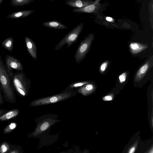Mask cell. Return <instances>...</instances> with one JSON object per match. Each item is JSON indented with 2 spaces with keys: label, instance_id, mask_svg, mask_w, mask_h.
<instances>
[{
  "label": "cell",
  "instance_id": "277c9868",
  "mask_svg": "<svg viewBox=\"0 0 153 153\" xmlns=\"http://www.w3.org/2000/svg\"><path fill=\"white\" fill-rule=\"evenodd\" d=\"M93 33L89 34L80 44L75 54V61L79 63L85 58L94 40Z\"/></svg>",
  "mask_w": 153,
  "mask_h": 153
},
{
  "label": "cell",
  "instance_id": "8fae6325",
  "mask_svg": "<svg viewBox=\"0 0 153 153\" xmlns=\"http://www.w3.org/2000/svg\"><path fill=\"white\" fill-rule=\"evenodd\" d=\"M20 112L18 108L8 110L0 116V121L10 120L17 117Z\"/></svg>",
  "mask_w": 153,
  "mask_h": 153
},
{
  "label": "cell",
  "instance_id": "4316f807",
  "mask_svg": "<svg viewBox=\"0 0 153 153\" xmlns=\"http://www.w3.org/2000/svg\"><path fill=\"white\" fill-rule=\"evenodd\" d=\"M106 19L107 21L110 22H112L113 21V19L112 18L109 17H107L106 18Z\"/></svg>",
  "mask_w": 153,
  "mask_h": 153
},
{
  "label": "cell",
  "instance_id": "f546056e",
  "mask_svg": "<svg viewBox=\"0 0 153 153\" xmlns=\"http://www.w3.org/2000/svg\"></svg>",
  "mask_w": 153,
  "mask_h": 153
},
{
  "label": "cell",
  "instance_id": "30bf717a",
  "mask_svg": "<svg viewBox=\"0 0 153 153\" xmlns=\"http://www.w3.org/2000/svg\"><path fill=\"white\" fill-rule=\"evenodd\" d=\"M151 65L149 62L148 61L140 68L135 76L134 80L136 82L139 81L143 78L150 68Z\"/></svg>",
  "mask_w": 153,
  "mask_h": 153
},
{
  "label": "cell",
  "instance_id": "cb8c5ba5",
  "mask_svg": "<svg viewBox=\"0 0 153 153\" xmlns=\"http://www.w3.org/2000/svg\"><path fill=\"white\" fill-rule=\"evenodd\" d=\"M1 92H2L0 88V105L2 104L4 102V99L2 96Z\"/></svg>",
  "mask_w": 153,
  "mask_h": 153
},
{
  "label": "cell",
  "instance_id": "2e32d148",
  "mask_svg": "<svg viewBox=\"0 0 153 153\" xmlns=\"http://www.w3.org/2000/svg\"><path fill=\"white\" fill-rule=\"evenodd\" d=\"M33 10H27L14 13L10 16L12 18H18L20 17H26L34 12Z\"/></svg>",
  "mask_w": 153,
  "mask_h": 153
},
{
  "label": "cell",
  "instance_id": "5bb4252c",
  "mask_svg": "<svg viewBox=\"0 0 153 153\" xmlns=\"http://www.w3.org/2000/svg\"><path fill=\"white\" fill-rule=\"evenodd\" d=\"M95 88L94 85L92 83L89 82L78 90V92L85 95L93 91Z\"/></svg>",
  "mask_w": 153,
  "mask_h": 153
},
{
  "label": "cell",
  "instance_id": "44dd1931",
  "mask_svg": "<svg viewBox=\"0 0 153 153\" xmlns=\"http://www.w3.org/2000/svg\"><path fill=\"white\" fill-rule=\"evenodd\" d=\"M108 64L109 62L106 61L101 64L100 68V71L101 73H103L105 71L108 66Z\"/></svg>",
  "mask_w": 153,
  "mask_h": 153
},
{
  "label": "cell",
  "instance_id": "6da1fadb",
  "mask_svg": "<svg viewBox=\"0 0 153 153\" xmlns=\"http://www.w3.org/2000/svg\"><path fill=\"white\" fill-rule=\"evenodd\" d=\"M0 88L5 100L9 103H15V91L11 85L9 76L0 54Z\"/></svg>",
  "mask_w": 153,
  "mask_h": 153
},
{
  "label": "cell",
  "instance_id": "3957f363",
  "mask_svg": "<svg viewBox=\"0 0 153 153\" xmlns=\"http://www.w3.org/2000/svg\"><path fill=\"white\" fill-rule=\"evenodd\" d=\"M83 25V22L81 23L73 28L57 44L54 50L57 51L59 50L65 44H67L66 49H67L75 43L82 30Z\"/></svg>",
  "mask_w": 153,
  "mask_h": 153
},
{
  "label": "cell",
  "instance_id": "ffe728a7",
  "mask_svg": "<svg viewBox=\"0 0 153 153\" xmlns=\"http://www.w3.org/2000/svg\"><path fill=\"white\" fill-rule=\"evenodd\" d=\"M88 81H79L75 82L69 86L70 88H76L82 86L89 82Z\"/></svg>",
  "mask_w": 153,
  "mask_h": 153
},
{
  "label": "cell",
  "instance_id": "603a6c76",
  "mask_svg": "<svg viewBox=\"0 0 153 153\" xmlns=\"http://www.w3.org/2000/svg\"><path fill=\"white\" fill-rule=\"evenodd\" d=\"M49 124L48 123L45 122L43 123L40 127V130L42 131L46 130L49 126Z\"/></svg>",
  "mask_w": 153,
  "mask_h": 153
},
{
  "label": "cell",
  "instance_id": "7402d4cb",
  "mask_svg": "<svg viewBox=\"0 0 153 153\" xmlns=\"http://www.w3.org/2000/svg\"><path fill=\"white\" fill-rule=\"evenodd\" d=\"M127 76V73L125 72L120 75L119 77L120 82L121 83L124 82L126 79Z\"/></svg>",
  "mask_w": 153,
  "mask_h": 153
},
{
  "label": "cell",
  "instance_id": "d4e9b609",
  "mask_svg": "<svg viewBox=\"0 0 153 153\" xmlns=\"http://www.w3.org/2000/svg\"><path fill=\"white\" fill-rule=\"evenodd\" d=\"M112 97L110 96H107L103 97V99L105 101H110L112 100Z\"/></svg>",
  "mask_w": 153,
  "mask_h": 153
},
{
  "label": "cell",
  "instance_id": "484cf974",
  "mask_svg": "<svg viewBox=\"0 0 153 153\" xmlns=\"http://www.w3.org/2000/svg\"><path fill=\"white\" fill-rule=\"evenodd\" d=\"M7 110L5 109H0V116Z\"/></svg>",
  "mask_w": 153,
  "mask_h": 153
},
{
  "label": "cell",
  "instance_id": "d6986e66",
  "mask_svg": "<svg viewBox=\"0 0 153 153\" xmlns=\"http://www.w3.org/2000/svg\"><path fill=\"white\" fill-rule=\"evenodd\" d=\"M22 149L20 146L12 144L10 151L9 153H22Z\"/></svg>",
  "mask_w": 153,
  "mask_h": 153
},
{
  "label": "cell",
  "instance_id": "ac0fdd59",
  "mask_svg": "<svg viewBox=\"0 0 153 153\" xmlns=\"http://www.w3.org/2000/svg\"><path fill=\"white\" fill-rule=\"evenodd\" d=\"M17 126V124L14 122H11L3 128L4 134H8L14 130Z\"/></svg>",
  "mask_w": 153,
  "mask_h": 153
},
{
  "label": "cell",
  "instance_id": "52a82bcc",
  "mask_svg": "<svg viewBox=\"0 0 153 153\" xmlns=\"http://www.w3.org/2000/svg\"><path fill=\"white\" fill-rule=\"evenodd\" d=\"M100 0H95L91 4L83 8H74L73 9L72 11L74 13H95L100 5L99 3V1Z\"/></svg>",
  "mask_w": 153,
  "mask_h": 153
},
{
  "label": "cell",
  "instance_id": "e0dca14e",
  "mask_svg": "<svg viewBox=\"0 0 153 153\" xmlns=\"http://www.w3.org/2000/svg\"><path fill=\"white\" fill-rule=\"evenodd\" d=\"M12 144L4 141L0 144V153H9L11 148Z\"/></svg>",
  "mask_w": 153,
  "mask_h": 153
},
{
  "label": "cell",
  "instance_id": "7c38bea8",
  "mask_svg": "<svg viewBox=\"0 0 153 153\" xmlns=\"http://www.w3.org/2000/svg\"><path fill=\"white\" fill-rule=\"evenodd\" d=\"M42 25L49 28L63 29L68 28V27L62 24L59 21L56 20L50 21L43 22Z\"/></svg>",
  "mask_w": 153,
  "mask_h": 153
},
{
  "label": "cell",
  "instance_id": "7a4b0ae2",
  "mask_svg": "<svg viewBox=\"0 0 153 153\" xmlns=\"http://www.w3.org/2000/svg\"><path fill=\"white\" fill-rule=\"evenodd\" d=\"M11 85L17 94L21 96L27 95L29 91L31 82L23 71L13 72L9 76Z\"/></svg>",
  "mask_w": 153,
  "mask_h": 153
},
{
  "label": "cell",
  "instance_id": "4fadbf2b",
  "mask_svg": "<svg viewBox=\"0 0 153 153\" xmlns=\"http://www.w3.org/2000/svg\"><path fill=\"white\" fill-rule=\"evenodd\" d=\"M148 46L142 43L132 42L129 45V48L131 52L133 54H137L146 49Z\"/></svg>",
  "mask_w": 153,
  "mask_h": 153
},
{
  "label": "cell",
  "instance_id": "9a60e30c",
  "mask_svg": "<svg viewBox=\"0 0 153 153\" xmlns=\"http://www.w3.org/2000/svg\"><path fill=\"white\" fill-rule=\"evenodd\" d=\"M14 39L12 37H8L1 43L2 46L9 52L12 51L13 48Z\"/></svg>",
  "mask_w": 153,
  "mask_h": 153
},
{
  "label": "cell",
  "instance_id": "f1b7e54d",
  "mask_svg": "<svg viewBox=\"0 0 153 153\" xmlns=\"http://www.w3.org/2000/svg\"><path fill=\"white\" fill-rule=\"evenodd\" d=\"M50 1H51V2H53V0H50Z\"/></svg>",
  "mask_w": 153,
  "mask_h": 153
},
{
  "label": "cell",
  "instance_id": "5b68a950",
  "mask_svg": "<svg viewBox=\"0 0 153 153\" xmlns=\"http://www.w3.org/2000/svg\"><path fill=\"white\" fill-rule=\"evenodd\" d=\"M5 66L8 74L10 76L13 74V70L23 71L24 68L20 61L13 56L6 54L5 57Z\"/></svg>",
  "mask_w": 153,
  "mask_h": 153
},
{
  "label": "cell",
  "instance_id": "8992f818",
  "mask_svg": "<svg viewBox=\"0 0 153 153\" xmlns=\"http://www.w3.org/2000/svg\"><path fill=\"white\" fill-rule=\"evenodd\" d=\"M68 94L66 93L64 94L57 95L51 97L43 98L31 102L30 104V106H34L55 103L65 98L66 97H68Z\"/></svg>",
  "mask_w": 153,
  "mask_h": 153
},
{
  "label": "cell",
  "instance_id": "9c48e42d",
  "mask_svg": "<svg viewBox=\"0 0 153 153\" xmlns=\"http://www.w3.org/2000/svg\"><path fill=\"white\" fill-rule=\"evenodd\" d=\"M25 41L27 50L32 58L37 59V48L33 40L28 37H25Z\"/></svg>",
  "mask_w": 153,
  "mask_h": 153
},
{
  "label": "cell",
  "instance_id": "ba28073f",
  "mask_svg": "<svg viewBox=\"0 0 153 153\" xmlns=\"http://www.w3.org/2000/svg\"><path fill=\"white\" fill-rule=\"evenodd\" d=\"M94 1L92 0H66L65 3L70 7L78 8L85 7L91 4Z\"/></svg>",
  "mask_w": 153,
  "mask_h": 153
},
{
  "label": "cell",
  "instance_id": "83f0119b",
  "mask_svg": "<svg viewBox=\"0 0 153 153\" xmlns=\"http://www.w3.org/2000/svg\"><path fill=\"white\" fill-rule=\"evenodd\" d=\"M135 149L134 147H132L130 149V150L129 151V152H129L130 153H134L135 151Z\"/></svg>",
  "mask_w": 153,
  "mask_h": 153
}]
</instances>
